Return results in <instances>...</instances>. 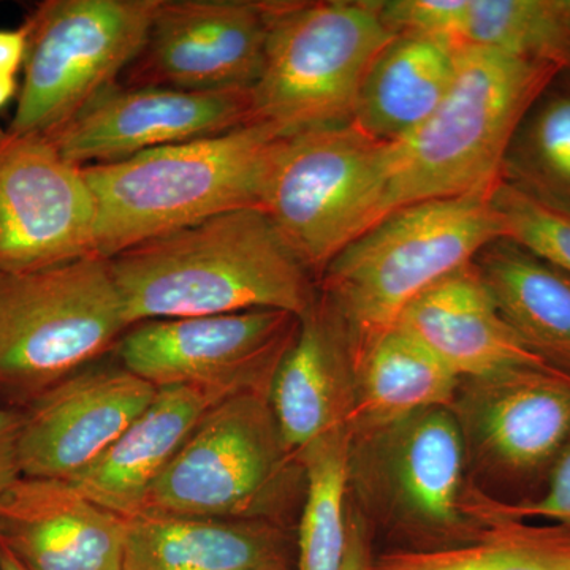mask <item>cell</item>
<instances>
[{
	"mask_svg": "<svg viewBox=\"0 0 570 570\" xmlns=\"http://www.w3.org/2000/svg\"><path fill=\"white\" fill-rule=\"evenodd\" d=\"M396 325L430 348L460 381L553 370L510 328L474 262L428 288Z\"/></svg>",
	"mask_w": 570,
	"mask_h": 570,
	"instance_id": "obj_18",
	"label": "cell"
},
{
	"mask_svg": "<svg viewBox=\"0 0 570 570\" xmlns=\"http://www.w3.org/2000/svg\"><path fill=\"white\" fill-rule=\"evenodd\" d=\"M460 382L430 348L393 326L356 358L347 419L352 439L370 436L428 409L450 407Z\"/></svg>",
	"mask_w": 570,
	"mask_h": 570,
	"instance_id": "obj_23",
	"label": "cell"
},
{
	"mask_svg": "<svg viewBox=\"0 0 570 570\" xmlns=\"http://www.w3.org/2000/svg\"><path fill=\"white\" fill-rule=\"evenodd\" d=\"M502 236L491 194H478L404 206L351 243L318 279V295L346 335L352 365L414 299Z\"/></svg>",
	"mask_w": 570,
	"mask_h": 570,
	"instance_id": "obj_3",
	"label": "cell"
},
{
	"mask_svg": "<svg viewBox=\"0 0 570 570\" xmlns=\"http://www.w3.org/2000/svg\"><path fill=\"white\" fill-rule=\"evenodd\" d=\"M474 265L521 343L570 377V277L509 238L483 247Z\"/></svg>",
	"mask_w": 570,
	"mask_h": 570,
	"instance_id": "obj_24",
	"label": "cell"
},
{
	"mask_svg": "<svg viewBox=\"0 0 570 570\" xmlns=\"http://www.w3.org/2000/svg\"><path fill=\"white\" fill-rule=\"evenodd\" d=\"M129 328L108 258L0 273V387L40 395Z\"/></svg>",
	"mask_w": 570,
	"mask_h": 570,
	"instance_id": "obj_7",
	"label": "cell"
},
{
	"mask_svg": "<svg viewBox=\"0 0 570 570\" xmlns=\"http://www.w3.org/2000/svg\"><path fill=\"white\" fill-rule=\"evenodd\" d=\"M499 183L535 204L570 214V73L560 71L513 132Z\"/></svg>",
	"mask_w": 570,
	"mask_h": 570,
	"instance_id": "obj_25",
	"label": "cell"
},
{
	"mask_svg": "<svg viewBox=\"0 0 570 570\" xmlns=\"http://www.w3.org/2000/svg\"><path fill=\"white\" fill-rule=\"evenodd\" d=\"M127 325L276 309L305 317L314 277L257 206L219 214L108 258Z\"/></svg>",
	"mask_w": 570,
	"mask_h": 570,
	"instance_id": "obj_1",
	"label": "cell"
},
{
	"mask_svg": "<svg viewBox=\"0 0 570 570\" xmlns=\"http://www.w3.org/2000/svg\"><path fill=\"white\" fill-rule=\"evenodd\" d=\"M395 36L379 2H268L254 124L292 137L354 122L367 71Z\"/></svg>",
	"mask_w": 570,
	"mask_h": 570,
	"instance_id": "obj_5",
	"label": "cell"
},
{
	"mask_svg": "<svg viewBox=\"0 0 570 570\" xmlns=\"http://www.w3.org/2000/svg\"><path fill=\"white\" fill-rule=\"evenodd\" d=\"M0 570H29L9 550L0 546Z\"/></svg>",
	"mask_w": 570,
	"mask_h": 570,
	"instance_id": "obj_36",
	"label": "cell"
},
{
	"mask_svg": "<svg viewBox=\"0 0 570 570\" xmlns=\"http://www.w3.org/2000/svg\"><path fill=\"white\" fill-rule=\"evenodd\" d=\"M469 0H387L379 2L382 21L393 33H420L461 45Z\"/></svg>",
	"mask_w": 570,
	"mask_h": 570,
	"instance_id": "obj_31",
	"label": "cell"
},
{
	"mask_svg": "<svg viewBox=\"0 0 570 570\" xmlns=\"http://www.w3.org/2000/svg\"><path fill=\"white\" fill-rule=\"evenodd\" d=\"M560 70L460 45L456 73L433 115L387 142L390 214L407 205L493 194L524 112Z\"/></svg>",
	"mask_w": 570,
	"mask_h": 570,
	"instance_id": "obj_4",
	"label": "cell"
},
{
	"mask_svg": "<svg viewBox=\"0 0 570 570\" xmlns=\"http://www.w3.org/2000/svg\"><path fill=\"white\" fill-rule=\"evenodd\" d=\"M126 527L66 480L21 478L0 498V546L29 570H122Z\"/></svg>",
	"mask_w": 570,
	"mask_h": 570,
	"instance_id": "obj_17",
	"label": "cell"
},
{
	"mask_svg": "<svg viewBox=\"0 0 570 570\" xmlns=\"http://www.w3.org/2000/svg\"><path fill=\"white\" fill-rule=\"evenodd\" d=\"M28 50V26L0 31V77L17 78Z\"/></svg>",
	"mask_w": 570,
	"mask_h": 570,
	"instance_id": "obj_34",
	"label": "cell"
},
{
	"mask_svg": "<svg viewBox=\"0 0 570 570\" xmlns=\"http://www.w3.org/2000/svg\"><path fill=\"white\" fill-rule=\"evenodd\" d=\"M160 0H47L28 21L24 82L9 126L45 135L116 85L140 52Z\"/></svg>",
	"mask_w": 570,
	"mask_h": 570,
	"instance_id": "obj_9",
	"label": "cell"
},
{
	"mask_svg": "<svg viewBox=\"0 0 570 570\" xmlns=\"http://www.w3.org/2000/svg\"><path fill=\"white\" fill-rule=\"evenodd\" d=\"M491 204L501 219L502 238L538 255L570 277V214L547 208L499 183Z\"/></svg>",
	"mask_w": 570,
	"mask_h": 570,
	"instance_id": "obj_29",
	"label": "cell"
},
{
	"mask_svg": "<svg viewBox=\"0 0 570 570\" xmlns=\"http://www.w3.org/2000/svg\"><path fill=\"white\" fill-rule=\"evenodd\" d=\"M352 433L333 430L298 455L306 480L298 531V570H343L348 534Z\"/></svg>",
	"mask_w": 570,
	"mask_h": 570,
	"instance_id": "obj_27",
	"label": "cell"
},
{
	"mask_svg": "<svg viewBox=\"0 0 570 570\" xmlns=\"http://www.w3.org/2000/svg\"><path fill=\"white\" fill-rule=\"evenodd\" d=\"M24 414L0 407V498L21 479L20 434Z\"/></svg>",
	"mask_w": 570,
	"mask_h": 570,
	"instance_id": "obj_32",
	"label": "cell"
},
{
	"mask_svg": "<svg viewBox=\"0 0 570 570\" xmlns=\"http://www.w3.org/2000/svg\"><path fill=\"white\" fill-rule=\"evenodd\" d=\"M225 397L213 390L186 385L157 389L151 404L99 460L69 480L70 485L122 519L140 515L153 483L206 412Z\"/></svg>",
	"mask_w": 570,
	"mask_h": 570,
	"instance_id": "obj_20",
	"label": "cell"
},
{
	"mask_svg": "<svg viewBox=\"0 0 570 570\" xmlns=\"http://www.w3.org/2000/svg\"><path fill=\"white\" fill-rule=\"evenodd\" d=\"M464 510L482 524L494 521H546L570 531V444L549 471L542 497L530 502H501L480 490L468 491Z\"/></svg>",
	"mask_w": 570,
	"mask_h": 570,
	"instance_id": "obj_30",
	"label": "cell"
},
{
	"mask_svg": "<svg viewBox=\"0 0 570 570\" xmlns=\"http://www.w3.org/2000/svg\"><path fill=\"white\" fill-rule=\"evenodd\" d=\"M268 39V2L160 0L124 86L217 92L250 89Z\"/></svg>",
	"mask_w": 570,
	"mask_h": 570,
	"instance_id": "obj_13",
	"label": "cell"
},
{
	"mask_svg": "<svg viewBox=\"0 0 570 570\" xmlns=\"http://www.w3.org/2000/svg\"><path fill=\"white\" fill-rule=\"evenodd\" d=\"M157 389L126 367L81 370L36 396L20 434L22 478L69 480L104 455Z\"/></svg>",
	"mask_w": 570,
	"mask_h": 570,
	"instance_id": "obj_16",
	"label": "cell"
},
{
	"mask_svg": "<svg viewBox=\"0 0 570 570\" xmlns=\"http://www.w3.org/2000/svg\"><path fill=\"white\" fill-rule=\"evenodd\" d=\"M461 45L570 73V22L560 0H469Z\"/></svg>",
	"mask_w": 570,
	"mask_h": 570,
	"instance_id": "obj_28",
	"label": "cell"
},
{
	"mask_svg": "<svg viewBox=\"0 0 570 570\" xmlns=\"http://www.w3.org/2000/svg\"><path fill=\"white\" fill-rule=\"evenodd\" d=\"M299 324L295 314L276 309L145 322L122 337L119 356L126 370L156 389L268 396Z\"/></svg>",
	"mask_w": 570,
	"mask_h": 570,
	"instance_id": "obj_10",
	"label": "cell"
},
{
	"mask_svg": "<svg viewBox=\"0 0 570 570\" xmlns=\"http://www.w3.org/2000/svg\"><path fill=\"white\" fill-rule=\"evenodd\" d=\"M560 7L570 22V0H560Z\"/></svg>",
	"mask_w": 570,
	"mask_h": 570,
	"instance_id": "obj_37",
	"label": "cell"
},
{
	"mask_svg": "<svg viewBox=\"0 0 570 570\" xmlns=\"http://www.w3.org/2000/svg\"><path fill=\"white\" fill-rule=\"evenodd\" d=\"M373 554H371L370 532L366 520L354 508L348 509V534L346 560L343 570H371Z\"/></svg>",
	"mask_w": 570,
	"mask_h": 570,
	"instance_id": "obj_33",
	"label": "cell"
},
{
	"mask_svg": "<svg viewBox=\"0 0 570 570\" xmlns=\"http://www.w3.org/2000/svg\"><path fill=\"white\" fill-rule=\"evenodd\" d=\"M261 208L314 279L390 214L387 142L354 122L285 137Z\"/></svg>",
	"mask_w": 570,
	"mask_h": 570,
	"instance_id": "obj_6",
	"label": "cell"
},
{
	"mask_svg": "<svg viewBox=\"0 0 570 570\" xmlns=\"http://www.w3.org/2000/svg\"><path fill=\"white\" fill-rule=\"evenodd\" d=\"M284 138L250 124L119 163L82 167L96 209V254L111 258L219 214L261 208Z\"/></svg>",
	"mask_w": 570,
	"mask_h": 570,
	"instance_id": "obj_2",
	"label": "cell"
},
{
	"mask_svg": "<svg viewBox=\"0 0 570 570\" xmlns=\"http://www.w3.org/2000/svg\"><path fill=\"white\" fill-rule=\"evenodd\" d=\"M250 124V89L195 92L116 82L45 138L69 163L82 168L216 137Z\"/></svg>",
	"mask_w": 570,
	"mask_h": 570,
	"instance_id": "obj_14",
	"label": "cell"
},
{
	"mask_svg": "<svg viewBox=\"0 0 570 570\" xmlns=\"http://www.w3.org/2000/svg\"><path fill=\"white\" fill-rule=\"evenodd\" d=\"M450 409L468 453L509 479L550 471L570 444V377L558 371L463 379Z\"/></svg>",
	"mask_w": 570,
	"mask_h": 570,
	"instance_id": "obj_15",
	"label": "cell"
},
{
	"mask_svg": "<svg viewBox=\"0 0 570 570\" xmlns=\"http://www.w3.org/2000/svg\"><path fill=\"white\" fill-rule=\"evenodd\" d=\"M122 570H287V547L268 520L140 513L127 520Z\"/></svg>",
	"mask_w": 570,
	"mask_h": 570,
	"instance_id": "obj_21",
	"label": "cell"
},
{
	"mask_svg": "<svg viewBox=\"0 0 570 570\" xmlns=\"http://www.w3.org/2000/svg\"><path fill=\"white\" fill-rule=\"evenodd\" d=\"M460 45L396 33L367 71L354 124L367 137L395 142L414 132L448 96Z\"/></svg>",
	"mask_w": 570,
	"mask_h": 570,
	"instance_id": "obj_22",
	"label": "cell"
},
{
	"mask_svg": "<svg viewBox=\"0 0 570 570\" xmlns=\"http://www.w3.org/2000/svg\"><path fill=\"white\" fill-rule=\"evenodd\" d=\"M352 390L354 365L346 335L317 294L277 367L268 395L285 449L296 460L317 439L347 425Z\"/></svg>",
	"mask_w": 570,
	"mask_h": 570,
	"instance_id": "obj_19",
	"label": "cell"
},
{
	"mask_svg": "<svg viewBox=\"0 0 570 570\" xmlns=\"http://www.w3.org/2000/svg\"><path fill=\"white\" fill-rule=\"evenodd\" d=\"M299 461L285 449L269 400L225 397L209 409L153 483L141 513L265 520Z\"/></svg>",
	"mask_w": 570,
	"mask_h": 570,
	"instance_id": "obj_8",
	"label": "cell"
},
{
	"mask_svg": "<svg viewBox=\"0 0 570 570\" xmlns=\"http://www.w3.org/2000/svg\"><path fill=\"white\" fill-rule=\"evenodd\" d=\"M466 456L459 419L450 407H434L352 439L351 469L404 531L471 539L479 530H472L474 520L464 510Z\"/></svg>",
	"mask_w": 570,
	"mask_h": 570,
	"instance_id": "obj_11",
	"label": "cell"
},
{
	"mask_svg": "<svg viewBox=\"0 0 570 570\" xmlns=\"http://www.w3.org/2000/svg\"><path fill=\"white\" fill-rule=\"evenodd\" d=\"M14 92H17V78L0 77V108L9 104Z\"/></svg>",
	"mask_w": 570,
	"mask_h": 570,
	"instance_id": "obj_35",
	"label": "cell"
},
{
	"mask_svg": "<svg viewBox=\"0 0 570 570\" xmlns=\"http://www.w3.org/2000/svg\"><path fill=\"white\" fill-rule=\"evenodd\" d=\"M96 209L82 168L48 138L0 127V273L96 254Z\"/></svg>",
	"mask_w": 570,
	"mask_h": 570,
	"instance_id": "obj_12",
	"label": "cell"
},
{
	"mask_svg": "<svg viewBox=\"0 0 570 570\" xmlns=\"http://www.w3.org/2000/svg\"><path fill=\"white\" fill-rule=\"evenodd\" d=\"M474 538L373 558L371 570H570V531L530 521L483 524Z\"/></svg>",
	"mask_w": 570,
	"mask_h": 570,
	"instance_id": "obj_26",
	"label": "cell"
}]
</instances>
